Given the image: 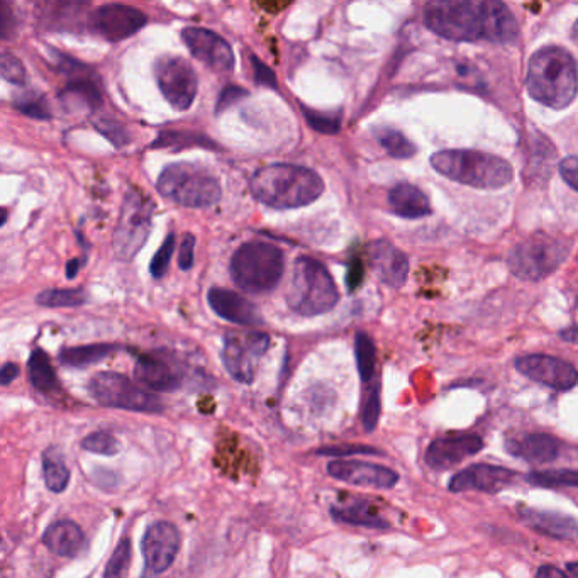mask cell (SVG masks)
Listing matches in <instances>:
<instances>
[{"label":"cell","mask_w":578,"mask_h":578,"mask_svg":"<svg viewBox=\"0 0 578 578\" xmlns=\"http://www.w3.org/2000/svg\"><path fill=\"white\" fill-rule=\"evenodd\" d=\"M424 23L433 33L456 43L509 45L519 38L516 16L497 0L431 2L424 9Z\"/></svg>","instance_id":"6da1fadb"},{"label":"cell","mask_w":578,"mask_h":578,"mask_svg":"<svg viewBox=\"0 0 578 578\" xmlns=\"http://www.w3.org/2000/svg\"><path fill=\"white\" fill-rule=\"evenodd\" d=\"M250 187L256 201L278 211L309 206L324 192L323 178L316 172L289 163L260 168L251 177Z\"/></svg>","instance_id":"7a4b0ae2"},{"label":"cell","mask_w":578,"mask_h":578,"mask_svg":"<svg viewBox=\"0 0 578 578\" xmlns=\"http://www.w3.org/2000/svg\"><path fill=\"white\" fill-rule=\"evenodd\" d=\"M528 90L534 101L551 109H565L578 90L577 63L560 46H545L529 60Z\"/></svg>","instance_id":"3957f363"},{"label":"cell","mask_w":578,"mask_h":578,"mask_svg":"<svg viewBox=\"0 0 578 578\" xmlns=\"http://www.w3.org/2000/svg\"><path fill=\"white\" fill-rule=\"evenodd\" d=\"M436 172L473 189H501L514 177L511 163L477 150H445L431 156Z\"/></svg>","instance_id":"277c9868"},{"label":"cell","mask_w":578,"mask_h":578,"mask_svg":"<svg viewBox=\"0 0 578 578\" xmlns=\"http://www.w3.org/2000/svg\"><path fill=\"white\" fill-rule=\"evenodd\" d=\"M340 294L328 268L316 258L302 256L295 260L287 304L301 316L312 317L331 311Z\"/></svg>","instance_id":"5b68a950"},{"label":"cell","mask_w":578,"mask_h":578,"mask_svg":"<svg viewBox=\"0 0 578 578\" xmlns=\"http://www.w3.org/2000/svg\"><path fill=\"white\" fill-rule=\"evenodd\" d=\"M229 270L239 289L248 294H267L282 280L284 253L270 243L250 241L234 251Z\"/></svg>","instance_id":"8992f818"},{"label":"cell","mask_w":578,"mask_h":578,"mask_svg":"<svg viewBox=\"0 0 578 578\" xmlns=\"http://www.w3.org/2000/svg\"><path fill=\"white\" fill-rule=\"evenodd\" d=\"M158 192L178 206L211 207L221 199V185L212 173L195 163H173L158 178Z\"/></svg>","instance_id":"52a82bcc"},{"label":"cell","mask_w":578,"mask_h":578,"mask_svg":"<svg viewBox=\"0 0 578 578\" xmlns=\"http://www.w3.org/2000/svg\"><path fill=\"white\" fill-rule=\"evenodd\" d=\"M568 253L570 245L567 241L538 231L509 253L507 265L517 278L538 282L555 272L567 260Z\"/></svg>","instance_id":"ba28073f"},{"label":"cell","mask_w":578,"mask_h":578,"mask_svg":"<svg viewBox=\"0 0 578 578\" xmlns=\"http://www.w3.org/2000/svg\"><path fill=\"white\" fill-rule=\"evenodd\" d=\"M89 394L101 406L121 411L146 412L160 414L165 411V404L158 395L143 389L123 373L101 372L89 382Z\"/></svg>","instance_id":"9c48e42d"},{"label":"cell","mask_w":578,"mask_h":578,"mask_svg":"<svg viewBox=\"0 0 578 578\" xmlns=\"http://www.w3.org/2000/svg\"><path fill=\"white\" fill-rule=\"evenodd\" d=\"M153 209V202L145 197L141 190L129 189L126 192L112 238L117 258L129 262L145 246L146 239L150 236Z\"/></svg>","instance_id":"30bf717a"},{"label":"cell","mask_w":578,"mask_h":578,"mask_svg":"<svg viewBox=\"0 0 578 578\" xmlns=\"http://www.w3.org/2000/svg\"><path fill=\"white\" fill-rule=\"evenodd\" d=\"M270 336L260 331H229L224 336L221 360L224 368L239 384L255 380L256 367L267 353Z\"/></svg>","instance_id":"8fae6325"},{"label":"cell","mask_w":578,"mask_h":578,"mask_svg":"<svg viewBox=\"0 0 578 578\" xmlns=\"http://www.w3.org/2000/svg\"><path fill=\"white\" fill-rule=\"evenodd\" d=\"M158 87L168 104L177 111H187L197 95V75L187 60L180 56L165 55L155 63Z\"/></svg>","instance_id":"7c38bea8"},{"label":"cell","mask_w":578,"mask_h":578,"mask_svg":"<svg viewBox=\"0 0 578 578\" xmlns=\"http://www.w3.org/2000/svg\"><path fill=\"white\" fill-rule=\"evenodd\" d=\"M180 551V531L168 521H156L146 528L141 541L145 568L141 578H156L172 567Z\"/></svg>","instance_id":"4fadbf2b"},{"label":"cell","mask_w":578,"mask_h":578,"mask_svg":"<svg viewBox=\"0 0 578 578\" xmlns=\"http://www.w3.org/2000/svg\"><path fill=\"white\" fill-rule=\"evenodd\" d=\"M184 368L177 356L167 351H151L138 356L134 365V378L139 385L155 392H173L184 382Z\"/></svg>","instance_id":"5bb4252c"},{"label":"cell","mask_w":578,"mask_h":578,"mask_svg":"<svg viewBox=\"0 0 578 578\" xmlns=\"http://www.w3.org/2000/svg\"><path fill=\"white\" fill-rule=\"evenodd\" d=\"M90 28L101 38L117 43L145 28L148 17L145 12L123 4H107L90 14Z\"/></svg>","instance_id":"9a60e30c"},{"label":"cell","mask_w":578,"mask_h":578,"mask_svg":"<svg viewBox=\"0 0 578 578\" xmlns=\"http://www.w3.org/2000/svg\"><path fill=\"white\" fill-rule=\"evenodd\" d=\"M517 372L538 384L555 390H570L578 384L577 368L562 358L550 355H526L517 358Z\"/></svg>","instance_id":"2e32d148"},{"label":"cell","mask_w":578,"mask_h":578,"mask_svg":"<svg viewBox=\"0 0 578 578\" xmlns=\"http://www.w3.org/2000/svg\"><path fill=\"white\" fill-rule=\"evenodd\" d=\"M517 473L509 468L495 467L489 463H477L470 465L462 472L455 473L451 477L448 489L455 494L460 492H485V494H499L501 490L507 489L514 484Z\"/></svg>","instance_id":"e0dca14e"},{"label":"cell","mask_w":578,"mask_h":578,"mask_svg":"<svg viewBox=\"0 0 578 578\" xmlns=\"http://www.w3.org/2000/svg\"><path fill=\"white\" fill-rule=\"evenodd\" d=\"M182 39L190 53L217 72H231L234 67L233 48L219 34L204 28H185Z\"/></svg>","instance_id":"ac0fdd59"},{"label":"cell","mask_w":578,"mask_h":578,"mask_svg":"<svg viewBox=\"0 0 578 578\" xmlns=\"http://www.w3.org/2000/svg\"><path fill=\"white\" fill-rule=\"evenodd\" d=\"M331 477L346 484L373 487V489H392L399 482V473L392 468L377 463L360 460H336L328 465Z\"/></svg>","instance_id":"d6986e66"},{"label":"cell","mask_w":578,"mask_h":578,"mask_svg":"<svg viewBox=\"0 0 578 578\" xmlns=\"http://www.w3.org/2000/svg\"><path fill=\"white\" fill-rule=\"evenodd\" d=\"M484 440L477 434H456L434 440L426 450L424 460L433 470H450L463 460L484 450Z\"/></svg>","instance_id":"ffe728a7"},{"label":"cell","mask_w":578,"mask_h":578,"mask_svg":"<svg viewBox=\"0 0 578 578\" xmlns=\"http://www.w3.org/2000/svg\"><path fill=\"white\" fill-rule=\"evenodd\" d=\"M368 258L372 263L373 272L385 285L399 289L406 284L409 275V260L397 246L390 241L378 239L368 248Z\"/></svg>","instance_id":"44dd1931"},{"label":"cell","mask_w":578,"mask_h":578,"mask_svg":"<svg viewBox=\"0 0 578 578\" xmlns=\"http://www.w3.org/2000/svg\"><path fill=\"white\" fill-rule=\"evenodd\" d=\"M207 301L212 311L229 323L239 324V326H258L263 323L260 309L233 290L214 287L209 290Z\"/></svg>","instance_id":"7402d4cb"},{"label":"cell","mask_w":578,"mask_h":578,"mask_svg":"<svg viewBox=\"0 0 578 578\" xmlns=\"http://www.w3.org/2000/svg\"><path fill=\"white\" fill-rule=\"evenodd\" d=\"M506 450L524 462L545 465L555 462L562 450V443L553 434L534 433L526 434L519 440L507 441Z\"/></svg>","instance_id":"603a6c76"},{"label":"cell","mask_w":578,"mask_h":578,"mask_svg":"<svg viewBox=\"0 0 578 578\" xmlns=\"http://www.w3.org/2000/svg\"><path fill=\"white\" fill-rule=\"evenodd\" d=\"M519 516L529 528L556 540H577L578 521L562 512L538 511L531 507H521Z\"/></svg>","instance_id":"cb8c5ba5"},{"label":"cell","mask_w":578,"mask_h":578,"mask_svg":"<svg viewBox=\"0 0 578 578\" xmlns=\"http://www.w3.org/2000/svg\"><path fill=\"white\" fill-rule=\"evenodd\" d=\"M43 545L63 558H75L85 550L87 540H85L84 531L73 521H56L50 524L43 533Z\"/></svg>","instance_id":"d4e9b609"},{"label":"cell","mask_w":578,"mask_h":578,"mask_svg":"<svg viewBox=\"0 0 578 578\" xmlns=\"http://www.w3.org/2000/svg\"><path fill=\"white\" fill-rule=\"evenodd\" d=\"M389 204L394 214L406 219H419L431 212L428 197L423 190L411 184L395 185L394 189L390 190Z\"/></svg>","instance_id":"484cf974"},{"label":"cell","mask_w":578,"mask_h":578,"mask_svg":"<svg viewBox=\"0 0 578 578\" xmlns=\"http://www.w3.org/2000/svg\"><path fill=\"white\" fill-rule=\"evenodd\" d=\"M331 516L338 523L362 528L387 529L390 526L389 521L377 511V507L367 501H353L346 506H333Z\"/></svg>","instance_id":"4316f807"},{"label":"cell","mask_w":578,"mask_h":578,"mask_svg":"<svg viewBox=\"0 0 578 578\" xmlns=\"http://www.w3.org/2000/svg\"><path fill=\"white\" fill-rule=\"evenodd\" d=\"M60 101L67 107L78 104V106L89 107L92 111L99 109L102 104V94L99 85L95 82L94 72L90 70L84 75L68 78L67 87L60 92Z\"/></svg>","instance_id":"83f0119b"},{"label":"cell","mask_w":578,"mask_h":578,"mask_svg":"<svg viewBox=\"0 0 578 578\" xmlns=\"http://www.w3.org/2000/svg\"><path fill=\"white\" fill-rule=\"evenodd\" d=\"M41 465H43V478H45L46 489L53 494H62L70 484V468L65 463L63 453L60 448L51 446L41 455Z\"/></svg>","instance_id":"f1b7e54d"},{"label":"cell","mask_w":578,"mask_h":578,"mask_svg":"<svg viewBox=\"0 0 578 578\" xmlns=\"http://www.w3.org/2000/svg\"><path fill=\"white\" fill-rule=\"evenodd\" d=\"M29 382L41 394H56L60 390V382L55 370L51 367L50 356L43 350H34L28 362Z\"/></svg>","instance_id":"f546056e"},{"label":"cell","mask_w":578,"mask_h":578,"mask_svg":"<svg viewBox=\"0 0 578 578\" xmlns=\"http://www.w3.org/2000/svg\"><path fill=\"white\" fill-rule=\"evenodd\" d=\"M119 350V346L107 345V343H97V345L73 346L65 348L60 353V362L67 367L87 368L94 363H99L111 356L114 351Z\"/></svg>","instance_id":"4dcf8cb0"},{"label":"cell","mask_w":578,"mask_h":578,"mask_svg":"<svg viewBox=\"0 0 578 578\" xmlns=\"http://www.w3.org/2000/svg\"><path fill=\"white\" fill-rule=\"evenodd\" d=\"M36 302L38 306L48 309H72L85 306L89 302V295L84 289H50L38 294Z\"/></svg>","instance_id":"1f68e13d"},{"label":"cell","mask_w":578,"mask_h":578,"mask_svg":"<svg viewBox=\"0 0 578 578\" xmlns=\"http://www.w3.org/2000/svg\"><path fill=\"white\" fill-rule=\"evenodd\" d=\"M185 146H204V148H211V150L219 148L211 138H207L206 134L190 133V131H163V133L158 134V138L151 145V148L182 150Z\"/></svg>","instance_id":"d6a6232c"},{"label":"cell","mask_w":578,"mask_h":578,"mask_svg":"<svg viewBox=\"0 0 578 578\" xmlns=\"http://www.w3.org/2000/svg\"><path fill=\"white\" fill-rule=\"evenodd\" d=\"M14 107L17 111L23 112L24 116L38 121H50L53 117L50 102L46 99L45 94L36 92V90H24L14 97Z\"/></svg>","instance_id":"836d02e7"},{"label":"cell","mask_w":578,"mask_h":578,"mask_svg":"<svg viewBox=\"0 0 578 578\" xmlns=\"http://www.w3.org/2000/svg\"><path fill=\"white\" fill-rule=\"evenodd\" d=\"M356 367L363 384L372 382L377 367V350L372 338L367 333H356L355 338Z\"/></svg>","instance_id":"e575fe53"},{"label":"cell","mask_w":578,"mask_h":578,"mask_svg":"<svg viewBox=\"0 0 578 578\" xmlns=\"http://www.w3.org/2000/svg\"><path fill=\"white\" fill-rule=\"evenodd\" d=\"M373 133L380 146L394 158H411L416 153V146L412 145L411 141L397 129L380 126V128H375Z\"/></svg>","instance_id":"d590c367"},{"label":"cell","mask_w":578,"mask_h":578,"mask_svg":"<svg viewBox=\"0 0 578 578\" xmlns=\"http://www.w3.org/2000/svg\"><path fill=\"white\" fill-rule=\"evenodd\" d=\"M529 484L546 489H578L577 470H545V472H531L526 477Z\"/></svg>","instance_id":"8d00e7d4"},{"label":"cell","mask_w":578,"mask_h":578,"mask_svg":"<svg viewBox=\"0 0 578 578\" xmlns=\"http://www.w3.org/2000/svg\"><path fill=\"white\" fill-rule=\"evenodd\" d=\"M131 555H133V546L129 538H123L112 551L111 558L107 562L104 570V578H126L128 577L129 567H131Z\"/></svg>","instance_id":"74e56055"},{"label":"cell","mask_w":578,"mask_h":578,"mask_svg":"<svg viewBox=\"0 0 578 578\" xmlns=\"http://www.w3.org/2000/svg\"><path fill=\"white\" fill-rule=\"evenodd\" d=\"M307 123L317 133L336 134L341 129V111L321 112L302 106Z\"/></svg>","instance_id":"f35d334b"},{"label":"cell","mask_w":578,"mask_h":578,"mask_svg":"<svg viewBox=\"0 0 578 578\" xmlns=\"http://www.w3.org/2000/svg\"><path fill=\"white\" fill-rule=\"evenodd\" d=\"M80 446L85 451L102 456H116L121 450L116 438L111 433H107V431L90 433L89 436H85L84 440L80 441Z\"/></svg>","instance_id":"ab89813d"},{"label":"cell","mask_w":578,"mask_h":578,"mask_svg":"<svg viewBox=\"0 0 578 578\" xmlns=\"http://www.w3.org/2000/svg\"><path fill=\"white\" fill-rule=\"evenodd\" d=\"M380 409H382V406H380V387L375 384L367 390L362 407L363 428L368 433H372L373 429L377 428L378 419H380Z\"/></svg>","instance_id":"60d3db41"},{"label":"cell","mask_w":578,"mask_h":578,"mask_svg":"<svg viewBox=\"0 0 578 578\" xmlns=\"http://www.w3.org/2000/svg\"><path fill=\"white\" fill-rule=\"evenodd\" d=\"M175 246H177V239H175V234L170 233L167 239L163 241V245L160 246V250L156 251L153 260H151L150 273L153 277H165V273L168 272V267H170V262H172Z\"/></svg>","instance_id":"b9f144b4"},{"label":"cell","mask_w":578,"mask_h":578,"mask_svg":"<svg viewBox=\"0 0 578 578\" xmlns=\"http://www.w3.org/2000/svg\"><path fill=\"white\" fill-rule=\"evenodd\" d=\"M0 75L6 82L14 85H24L26 78H28L23 62L11 53H4L0 58Z\"/></svg>","instance_id":"7bdbcfd3"},{"label":"cell","mask_w":578,"mask_h":578,"mask_svg":"<svg viewBox=\"0 0 578 578\" xmlns=\"http://www.w3.org/2000/svg\"><path fill=\"white\" fill-rule=\"evenodd\" d=\"M95 128L99 129L116 148H123V146L129 143L126 129H124L121 124L116 123V121H112V119H99V121H95Z\"/></svg>","instance_id":"ee69618b"},{"label":"cell","mask_w":578,"mask_h":578,"mask_svg":"<svg viewBox=\"0 0 578 578\" xmlns=\"http://www.w3.org/2000/svg\"><path fill=\"white\" fill-rule=\"evenodd\" d=\"M246 95H248V92L243 87H238V85L224 87L216 102V114H221V112L226 111L234 104H238L239 101H243Z\"/></svg>","instance_id":"f6af8a7d"},{"label":"cell","mask_w":578,"mask_h":578,"mask_svg":"<svg viewBox=\"0 0 578 578\" xmlns=\"http://www.w3.org/2000/svg\"><path fill=\"white\" fill-rule=\"evenodd\" d=\"M317 456H351V455H382V451L372 446H331L316 450Z\"/></svg>","instance_id":"bcb514c9"},{"label":"cell","mask_w":578,"mask_h":578,"mask_svg":"<svg viewBox=\"0 0 578 578\" xmlns=\"http://www.w3.org/2000/svg\"><path fill=\"white\" fill-rule=\"evenodd\" d=\"M251 67H253V75H255V82L268 89H277V75L272 68H268L262 60H258L256 56H251Z\"/></svg>","instance_id":"7dc6e473"},{"label":"cell","mask_w":578,"mask_h":578,"mask_svg":"<svg viewBox=\"0 0 578 578\" xmlns=\"http://www.w3.org/2000/svg\"><path fill=\"white\" fill-rule=\"evenodd\" d=\"M194 251H195V236L194 234L187 233L182 239V245H180V251H178V267L182 270H190L194 267Z\"/></svg>","instance_id":"c3c4849f"},{"label":"cell","mask_w":578,"mask_h":578,"mask_svg":"<svg viewBox=\"0 0 578 578\" xmlns=\"http://www.w3.org/2000/svg\"><path fill=\"white\" fill-rule=\"evenodd\" d=\"M560 175L572 189L578 192V156H568L560 163Z\"/></svg>","instance_id":"681fc988"},{"label":"cell","mask_w":578,"mask_h":578,"mask_svg":"<svg viewBox=\"0 0 578 578\" xmlns=\"http://www.w3.org/2000/svg\"><path fill=\"white\" fill-rule=\"evenodd\" d=\"M363 277H365V270H363V263L355 258L351 260L350 267H348V273H346V285H348V290L353 292V290L358 289L362 285Z\"/></svg>","instance_id":"f907efd6"},{"label":"cell","mask_w":578,"mask_h":578,"mask_svg":"<svg viewBox=\"0 0 578 578\" xmlns=\"http://www.w3.org/2000/svg\"><path fill=\"white\" fill-rule=\"evenodd\" d=\"M14 26H16L14 14H12L11 9H9V4L4 2V4H2V14H0V34H2V39L11 38Z\"/></svg>","instance_id":"816d5d0a"},{"label":"cell","mask_w":578,"mask_h":578,"mask_svg":"<svg viewBox=\"0 0 578 578\" xmlns=\"http://www.w3.org/2000/svg\"><path fill=\"white\" fill-rule=\"evenodd\" d=\"M19 377V367L16 363H6L2 370H0V384L7 387V385L14 382V378Z\"/></svg>","instance_id":"f5cc1de1"},{"label":"cell","mask_w":578,"mask_h":578,"mask_svg":"<svg viewBox=\"0 0 578 578\" xmlns=\"http://www.w3.org/2000/svg\"><path fill=\"white\" fill-rule=\"evenodd\" d=\"M534 578H570L562 572V570H558L556 567H550V565H543V567L538 568V572H536V577Z\"/></svg>","instance_id":"db71d44e"},{"label":"cell","mask_w":578,"mask_h":578,"mask_svg":"<svg viewBox=\"0 0 578 578\" xmlns=\"http://www.w3.org/2000/svg\"><path fill=\"white\" fill-rule=\"evenodd\" d=\"M84 260H70L67 263V278L73 280V278L77 277L78 272H80V268L84 267Z\"/></svg>","instance_id":"11a10c76"},{"label":"cell","mask_w":578,"mask_h":578,"mask_svg":"<svg viewBox=\"0 0 578 578\" xmlns=\"http://www.w3.org/2000/svg\"><path fill=\"white\" fill-rule=\"evenodd\" d=\"M562 338L565 341H570V343H578V328L568 329V331H563Z\"/></svg>","instance_id":"9f6ffc18"},{"label":"cell","mask_w":578,"mask_h":578,"mask_svg":"<svg viewBox=\"0 0 578 578\" xmlns=\"http://www.w3.org/2000/svg\"><path fill=\"white\" fill-rule=\"evenodd\" d=\"M567 570L572 573L573 578H578V562L568 563Z\"/></svg>","instance_id":"6f0895ef"},{"label":"cell","mask_w":578,"mask_h":578,"mask_svg":"<svg viewBox=\"0 0 578 578\" xmlns=\"http://www.w3.org/2000/svg\"><path fill=\"white\" fill-rule=\"evenodd\" d=\"M572 36H573V39H575V41H577V43H578V21H577V23L573 24Z\"/></svg>","instance_id":"680465c9"},{"label":"cell","mask_w":578,"mask_h":578,"mask_svg":"<svg viewBox=\"0 0 578 578\" xmlns=\"http://www.w3.org/2000/svg\"><path fill=\"white\" fill-rule=\"evenodd\" d=\"M7 221V212H2V224H6Z\"/></svg>","instance_id":"91938a15"}]
</instances>
